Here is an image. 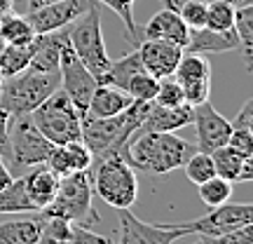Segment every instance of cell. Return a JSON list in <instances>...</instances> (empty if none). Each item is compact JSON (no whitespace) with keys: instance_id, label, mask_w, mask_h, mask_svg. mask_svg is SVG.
Returning <instances> with one entry per match:
<instances>
[{"instance_id":"6da1fadb","label":"cell","mask_w":253,"mask_h":244,"mask_svg":"<svg viewBox=\"0 0 253 244\" xmlns=\"http://www.w3.org/2000/svg\"><path fill=\"white\" fill-rule=\"evenodd\" d=\"M153 101H136L126 110L113 115V118H91L82 113L80 118V134L82 144L91 150L94 162H99L110 155H125V148L134 132L141 127L145 113Z\"/></svg>"},{"instance_id":"7a4b0ae2","label":"cell","mask_w":253,"mask_h":244,"mask_svg":"<svg viewBox=\"0 0 253 244\" xmlns=\"http://www.w3.org/2000/svg\"><path fill=\"white\" fill-rule=\"evenodd\" d=\"M195 150L197 146L173 132H134L122 157L134 169L169 174L173 169H183V164L188 162V157Z\"/></svg>"},{"instance_id":"3957f363","label":"cell","mask_w":253,"mask_h":244,"mask_svg":"<svg viewBox=\"0 0 253 244\" xmlns=\"http://www.w3.org/2000/svg\"><path fill=\"white\" fill-rule=\"evenodd\" d=\"M59 90V73L24 68L17 75H7L0 85V108L7 115H24L42 103Z\"/></svg>"},{"instance_id":"277c9868","label":"cell","mask_w":253,"mask_h":244,"mask_svg":"<svg viewBox=\"0 0 253 244\" xmlns=\"http://www.w3.org/2000/svg\"><path fill=\"white\" fill-rule=\"evenodd\" d=\"M40 216H61L80 226H96L101 218L94 209V188L89 172H73L59 179V190Z\"/></svg>"},{"instance_id":"5b68a950","label":"cell","mask_w":253,"mask_h":244,"mask_svg":"<svg viewBox=\"0 0 253 244\" xmlns=\"http://www.w3.org/2000/svg\"><path fill=\"white\" fill-rule=\"evenodd\" d=\"M91 188L108 207L129 209L138 197V179L136 169L120 155L103 157L89 169Z\"/></svg>"},{"instance_id":"8992f818","label":"cell","mask_w":253,"mask_h":244,"mask_svg":"<svg viewBox=\"0 0 253 244\" xmlns=\"http://www.w3.org/2000/svg\"><path fill=\"white\" fill-rule=\"evenodd\" d=\"M96 0H87V9L80 17L68 24V43H71L75 56L84 63V68L96 78L106 73L110 66V56L106 52L103 33H101V12Z\"/></svg>"},{"instance_id":"52a82bcc","label":"cell","mask_w":253,"mask_h":244,"mask_svg":"<svg viewBox=\"0 0 253 244\" xmlns=\"http://www.w3.org/2000/svg\"><path fill=\"white\" fill-rule=\"evenodd\" d=\"M7 139H9V153H7V167L12 176L24 174L26 169L36 164H45L54 144L42 136V132L31 120V113L24 115H9L7 125Z\"/></svg>"},{"instance_id":"ba28073f","label":"cell","mask_w":253,"mask_h":244,"mask_svg":"<svg viewBox=\"0 0 253 244\" xmlns=\"http://www.w3.org/2000/svg\"><path fill=\"white\" fill-rule=\"evenodd\" d=\"M80 113L66 97V92L59 87L54 94H49L33 113L31 120L36 127L47 136L54 146L71 144V141H82L80 134Z\"/></svg>"},{"instance_id":"9c48e42d","label":"cell","mask_w":253,"mask_h":244,"mask_svg":"<svg viewBox=\"0 0 253 244\" xmlns=\"http://www.w3.org/2000/svg\"><path fill=\"white\" fill-rule=\"evenodd\" d=\"M96 78L91 75L84 63L75 56L71 43H66L61 49V59H59V87L66 92V97L71 99V103L78 108V113H87L89 99L94 90H96Z\"/></svg>"},{"instance_id":"30bf717a","label":"cell","mask_w":253,"mask_h":244,"mask_svg":"<svg viewBox=\"0 0 253 244\" xmlns=\"http://www.w3.org/2000/svg\"><path fill=\"white\" fill-rule=\"evenodd\" d=\"M120 218V237L118 244H173L185 235H192L188 223L181 226H160L145 223L131 214V209H118Z\"/></svg>"},{"instance_id":"8fae6325","label":"cell","mask_w":253,"mask_h":244,"mask_svg":"<svg viewBox=\"0 0 253 244\" xmlns=\"http://www.w3.org/2000/svg\"><path fill=\"white\" fill-rule=\"evenodd\" d=\"M173 80L183 87V97L188 106H199L209 101V92H211V63L202 54H188L183 52L181 61L176 66L171 75Z\"/></svg>"},{"instance_id":"7c38bea8","label":"cell","mask_w":253,"mask_h":244,"mask_svg":"<svg viewBox=\"0 0 253 244\" xmlns=\"http://www.w3.org/2000/svg\"><path fill=\"white\" fill-rule=\"evenodd\" d=\"M246 223H253V204L227 199L225 204L209 209V214H204L197 221H190L188 226L192 235H223V233L237 230Z\"/></svg>"},{"instance_id":"4fadbf2b","label":"cell","mask_w":253,"mask_h":244,"mask_svg":"<svg viewBox=\"0 0 253 244\" xmlns=\"http://www.w3.org/2000/svg\"><path fill=\"white\" fill-rule=\"evenodd\" d=\"M192 125H195V134H197V150L202 153H211L220 146H225L227 136L232 132L230 120L223 118L209 101L192 108Z\"/></svg>"},{"instance_id":"5bb4252c","label":"cell","mask_w":253,"mask_h":244,"mask_svg":"<svg viewBox=\"0 0 253 244\" xmlns=\"http://www.w3.org/2000/svg\"><path fill=\"white\" fill-rule=\"evenodd\" d=\"M36 244H110V240L68 218L42 216L40 237Z\"/></svg>"},{"instance_id":"9a60e30c","label":"cell","mask_w":253,"mask_h":244,"mask_svg":"<svg viewBox=\"0 0 253 244\" xmlns=\"http://www.w3.org/2000/svg\"><path fill=\"white\" fill-rule=\"evenodd\" d=\"M84 9H87V0H56L52 5L26 12V19L33 28V33H52V31L66 28Z\"/></svg>"},{"instance_id":"2e32d148","label":"cell","mask_w":253,"mask_h":244,"mask_svg":"<svg viewBox=\"0 0 253 244\" xmlns=\"http://www.w3.org/2000/svg\"><path fill=\"white\" fill-rule=\"evenodd\" d=\"M136 47H138V56H141L143 68L157 80L171 78L183 56V47L173 45L169 40H143Z\"/></svg>"},{"instance_id":"e0dca14e","label":"cell","mask_w":253,"mask_h":244,"mask_svg":"<svg viewBox=\"0 0 253 244\" xmlns=\"http://www.w3.org/2000/svg\"><path fill=\"white\" fill-rule=\"evenodd\" d=\"M239 49V38H237L235 26L227 31H211V28H192L188 38V45L183 47V52L188 54H223V52H232Z\"/></svg>"},{"instance_id":"ac0fdd59","label":"cell","mask_w":253,"mask_h":244,"mask_svg":"<svg viewBox=\"0 0 253 244\" xmlns=\"http://www.w3.org/2000/svg\"><path fill=\"white\" fill-rule=\"evenodd\" d=\"M68 43V26L52 31V33H36L33 38V56L28 68L45 73H59V59H61V49Z\"/></svg>"},{"instance_id":"d6986e66","label":"cell","mask_w":253,"mask_h":244,"mask_svg":"<svg viewBox=\"0 0 253 244\" xmlns=\"http://www.w3.org/2000/svg\"><path fill=\"white\" fill-rule=\"evenodd\" d=\"M45 164L56 176H66V174L73 172H89L91 164H94V157H91V150L82 141H71V144L54 146Z\"/></svg>"},{"instance_id":"ffe728a7","label":"cell","mask_w":253,"mask_h":244,"mask_svg":"<svg viewBox=\"0 0 253 244\" xmlns=\"http://www.w3.org/2000/svg\"><path fill=\"white\" fill-rule=\"evenodd\" d=\"M188 38H190V28L178 17V12L169 7H162L157 14H153V19L143 28V40H169L173 45L185 47Z\"/></svg>"},{"instance_id":"44dd1931","label":"cell","mask_w":253,"mask_h":244,"mask_svg":"<svg viewBox=\"0 0 253 244\" xmlns=\"http://www.w3.org/2000/svg\"><path fill=\"white\" fill-rule=\"evenodd\" d=\"M188 125H192V106L181 103L169 108V106L150 103L143 122L136 132H178Z\"/></svg>"},{"instance_id":"7402d4cb","label":"cell","mask_w":253,"mask_h":244,"mask_svg":"<svg viewBox=\"0 0 253 244\" xmlns=\"http://www.w3.org/2000/svg\"><path fill=\"white\" fill-rule=\"evenodd\" d=\"M21 176H24V188H26L28 199H31V204L36 207V214L42 211V209L54 199L61 176H56L47 164H36V167H31V169L24 172Z\"/></svg>"},{"instance_id":"603a6c76","label":"cell","mask_w":253,"mask_h":244,"mask_svg":"<svg viewBox=\"0 0 253 244\" xmlns=\"http://www.w3.org/2000/svg\"><path fill=\"white\" fill-rule=\"evenodd\" d=\"M211 160L216 167V176H223L232 183L253 181V157H242L232 148L220 146L216 150H211Z\"/></svg>"},{"instance_id":"cb8c5ba5","label":"cell","mask_w":253,"mask_h":244,"mask_svg":"<svg viewBox=\"0 0 253 244\" xmlns=\"http://www.w3.org/2000/svg\"><path fill=\"white\" fill-rule=\"evenodd\" d=\"M134 103V99L126 92L110 87V85H96V90L91 94L89 106H87V115L91 118H113L122 110H126Z\"/></svg>"},{"instance_id":"d4e9b609","label":"cell","mask_w":253,"mask_h":244,"mask_svg":"<svg viewBox=\"0 0 253 244\" xmlns=\"http://www.w3.org/2000/svg\"><path fill=\"white\" fill-rule=\"evenodd\" d=\"M40 226H42L40 214L31 218L5 221L0 223V244H36L40 237Z\"/></svg>"},{"instance_id":"484cf974","label":"cell","mask_w":253,"mask_h":244,"mask_svg":"<svg viewBox=\"0 0 253 244\" xmlns=\"http://www.w3.org/2000/svg\"><path fill=\"white\" fill-rule=\"evenodd\" d=\"M145 71L143 63H141V56H138V49L136 52H129L118 61H110V66L106 68V73L99 78L101 85H110V87H118V90L126 92V85L134 78L136 73Z\"/></svg>"},{"instance_id":"4316f807","label":"cell","mask_w":253,"mask_h":244,"mask_svg":"<svg viewBox=\"0 0 253 244\" xmlns=\"http://www.w3.org/2000/svg\"><path fill=\"white\" fill-rule=\"evenodd\" d=\"M31 56H33V40L26 45H9V43L0 40V73L5 78L28 68Z\"/></svg>"},{"instance_id":"83f0119b","label":"cell","mask_w":253,"mask_h":244,"mask_svg":"<svg viewBox=\"0 0 253 244\" xmlns=\"http://www.w3.org/2000/svg\"><path fill=\"white\" fill-rule=\"evenodd\" d=\"M36 211L24 188V176H14V181L0 190V214H28Z\"/></svg>"},{"instance_id":"f1b7e54d","label":"cell","mask_w":253,"mask_h":244,"mask_svg":"<svg viewBox=\"0 0 253 244\" xmlns=\"http://www.w3.org/2000/svg\"><path fill=\"white\" fill-rule=\"evenodd\" d=\"M235 31L239 38V49L246 71H253V5L235 9Z\"/></svg>"},{"instance_id":"f546056e","label":"cell","mask_w":253,"mask_h":244,"mask_svg":"<svg viewBox=\"0 0 253 244\" xmlns=\"http://www.w3.org/2000/svg\"><path fill=\"white\" fill-rule=\"evenodd\" d=\"M33 38H36V33H33V28H31L26 17L14 14V12L0 17V40H2V43H9V45H26Z\"/></svg>"},{"instance_id":"4dcf8cb0","label":"cell","mask_w":253,"mask_h":244,"mask_svg":"<svg viewBox=\"0 0 253 244\" xmlns=\"http://www.w3.org/2000/svg\"><path fill=\"white\" fill-rule=\"evenodd\" d=\"M197 195L207 209H216L230 199V195H232V181H227L223 176H211L209 181L197 186Z\"/></svg>"},{"instance_id":"1f68e13d","label":"cell","mask_w":253,"mask_h":244,"mask_svg":"<svg viewBox=\"0 0 253 244\" xmlns=\"http://www.w3.org/2000/svg\"><path fill=\"white\" fill-rule=\"evenodd\" d=\"M99 5H106L108 9H113L120 19H122V24L126 28V40L129 43H134L138 45L141 43V31L136 26V19H134V5L136 0H96Z\"/></svg>"},{"instance_id":"d6a6232c","label":"cell","mask_w":253,"mask_h":244,"mask_svg":"<svg viewBox=\"0 0 253 244\" xmlns=\"http://www.w3.org/2000/svg\"><path fill=\"white\" fill-rule=\"evenodd\" d=\"M183 169H185L188 181H192L195 186L209 181L211 176H216V167H213L211 153H202V150H195V153L190 155L188 162L183 164Z\"/></svg>"},{"instance_id":"836d02e7","label":"cell","mask_w":253,"mask_h":244,"mask_svg":"<svg viewBox=\"0 0 253 244\" xmlns=\"http://www.w3.org/2000/svg\"><path fill=\"white\" fill-rule=\"evenodd\" d=\"M207 28L211 31H227L235 26V7L227 0L207 2Z\"/></svg>"},{"instance_id":"e575fe53","label":"cell","mask_w":253,"mask_h":244,"mask_svg":"<svg viewBox=\"0 0 253 244\" xmlns=\"http://www.w3.org/2000/svg\"><path fill=\"white\" fill-rule=\"evenodd\" d=\"M157 87H160V80L153 78L148 71H141L129 80V85H126V94L136 101H153L155 94H157Z\"/></svg>"},{"instance_id":"d590c367","label":"cell","mask_w":253,"mask_h":244,"mask_svg":"<svg viewBox=\"0 0 253 244\" xmlns=\"http://www.w3.org/2000/svg\"><path fill=\"white\" fill-rule=\"evenodd\" d=\"M153 103L157 106H181L185 103V97H183V87L173 78H164L160 80V87H157V94H155Z\"/></svg>"},{"instance_id":"8d00e7d4","label":"cell","mask_w":253,"mask_h":244,"mask_svg":"<svg viewBox=\"0 0 253 244\" xmlns=\"http://www.w3.org/2000/svg\"><path fill=\"white\" fill-rule=\"evenodd\" d=\"M178 17L185 21V26L202 28L207 24V0H183V5L178 7Z\"/></svg>"},{"instance_id":"74e56055","label":"cell","mask_w":253,"mask_h":244,"mask_svg":"<svg viewBox=\"0 0 253 244\" xmlns=\"http://www.w3.org/2000/svg\"><path fill=\"white\" fill-rule=\"evenodd\" d=\"M199 242L202 244H253V226L246 223V226L230 230V233H223V235H199Z\"/></svg>"},{"instance_id":"f35d334b","label":"cell","mask_w":253,"mask_h":244,"mask_svg":"<svg viewBox=\"0 0 253 244\" xmlns=\"http://www.w3.org/2000/svg\"><path fill=\"white\" fill-rule=\"evenodd\" d=\"M225 146L242 157H253V129H232Z\"/></svg>"},{"instance_id":"ab89813d","label":"cell","mask_w":253,"mask_h":244,"mask_svg":"<svg viewBox=\"0 0 253 244\" xmlns=\"http://www.w3.org/2000/svg\"><path fill=\"white\" fill-rule=\"evenodd\" d=\"M232 129H253V99H249L242 106V110L235 115V122H230Z\"/></svg>"},{"instance_id":"60d3db41","label":"cell","mask_w":253,"mask_h":244,"mask_svg":"<svg viewBox=\"0 0 253 244\" xmlns=\"http://www.w3.org/2000/svg\"><path fill=\"white\" fill-rule=\"evenodd\" d=\"M7 125H9V115L0 108V155L7 160L9 153V139H7Z\"/></svg>"},{"instance_id":"b9f144b4","label":"cell","mask_w":253,"mask_h":244,"mask_svg":"<svg viewBox=\"0 0 253 244\" xmlns=\"http://www.w3.org/2000/svg\"><path fill=\"white\" fill-rule=\"evenodd\" d=\"M12 181H14V176H12V172H9L7 162H5V157L0 155V190L5 188V186H9Z\"/></svg>"},{"instance_id":"7bdbcfd3","label":"cell","mask_w":253,"mask_h":244,"mask_svg":"<svg viewBox=\"0 0 253 244\" xmlns=\"http://www.w3.org/2000/svg\"><path fill=\"white\" fill-rule=\"evenodd\" d=\"M56 0H26V12H33V9H40L45 5H52Z\"/></svg>"},{"instance_id":"ee69618b","label":"cell","mask_w":253,"mask_h":244,"mask_svg":"<svg viewBox=\"0 0 253 244\" xmlns=\"http://www.w3.org/2000/svg\"><path fill=\"white\" fill-rule=\"evenodd\" d=\"M14 12V0H0V17Z\"/></svg>"},{"instance_id":"f6af8a7d","label":"cell","mask_w":253,"mask_h":244,"mask_svg":"<svg viewBox=\"0 0 253 244\" xmlns=\"http://www.w3.org/2000/svg\"><path fill=\"white\" fill-rule=\"evenodd\" d=\"M160 2H162L164 7L176 9V12H178V7H181V5H183V0H160Z\"/></svg>"},{"instance_id":"bcb514c9","label":"cell","mask_w":253,"mask_h":244,"mask_svg":"<svg viewBox=\"0 0 253 244\" xmlns=\"http://www.w3.org/2000/svg\"><path fill=\"white\" fill-rule=\"evenodd\" d=\"M230 5L235 9H239V7H249V5H253V0H227Z\"/></svg>"},{"instance_id":"7dc6e473","label":"cell","mask_w":253,"mask_h":244,"mask_svg":"<svg viewBox=\"0 0 253 244\" xmlns=\"http://www.w3.org/2000/svg\"><path fill=\"white\" fill-rule=\"evenodd\" d=\"M2 80H5V75H2V73H0V85H2Z\"/></svg>"},{"instance_id":"c3c4849f","label":"cell","mask_w":253,"mask_h":244,"mask_svg":"<svg viewBox=\"0 0 253 244\" xmlns=\"http://www.w3.org/2000/svg\"><path fill=\"white\" fill-rule=\"evenodd\" d=\"M197 244H202V242H199V240H197Z\"/></svg>"}]
</instances>
